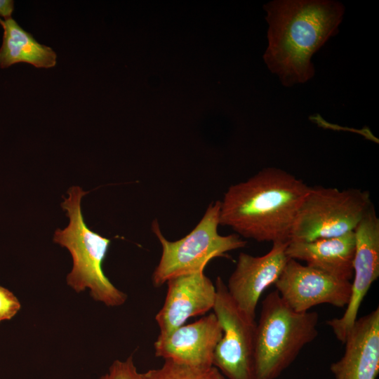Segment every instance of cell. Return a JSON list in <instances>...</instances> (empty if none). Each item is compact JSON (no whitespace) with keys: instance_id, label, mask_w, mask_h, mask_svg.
<instances>
[{"instance_id":"cell-14","label":"cell","mask_w":379,"mask_h":379,"mask_svg":"<svg viewBox=\"0 0 379 379\" xmlns=\"http://www.w3.org/2000/svg\"><path fill=\"white\" fill-rule=\"evenodd\" d=\"M354 253V232L310 241H289L286 249L288 258L305 261L307 265L350 281Z\"/></svg>"},{"instance_id":"cell-10","label":"cell","mask_w":379,"mask_h":379,"mask_svg":"<svg viewBox=\"0 0 379 379\" xmlns=\"http://www.w3.org/2000/svg\"><path fill=\"white\" fill-rule=\"evenodd\" d=\"M289 241H275L265 255L240 253L234 270L226 284L227 292L239 310L255 321L258 300L274 284L288 260L286 249Z\"/></svg>"},{"instance_id":"cell-13","label":"cell","mask_w":379,"mask_h":379,"mask_svg":"<svg viewBox=\"0 0 379 379\" xmlns=\"http://www.w3.org/2000/svg\"><path fill=\"white\" fill-rule=\"evenodd\" d=\"M345 352L332 363L335 379H376L379 373V309L357 319L345 342Z\"/></svg>"},{"instance_id":"cell-4","label":"cell","mask_w":379,"mask_h":379,"mask_svg":"<svg viewBox=\"0 0 379 379\" xmlns=\"http://www.w3.org/2000/svg\"><path fill=\"white\" fill-rule=\"evenodd\" d=\"M86 193L79 186L69 189L68 197L61 204L67 211L69 225L55 230L53 241L72 255L73 267L67 277L69 286L77 292L88 288L95 300L109 307L120 306L127 295L110 282L102 269L110 239L91 230L83 218L81 201Z\"/></svg>"},{"instance_id":"cell-8","label":"cell","mask_w":379,"mask_h":379,"mask_svg":"<svg viewBox=\"0 0 379 379\" xmlns=\"http://www.w3.org/2000/svg\"><path fill=\"white\" fill-rule=\"evenodd\" d=\"M354 232L355 253L350 300L341 317L326 321L343 344L357 319L363 299L379 276V218L373 204Z\"/></svg>"},{"instance_id":"cell-3","label":"cell","mask_w":379,"mask_h":379,"mask_svg":"<svg viewBox=\"0 0 379 379\" xmlns=\"http://www.w3.org/2000/svg\"><path fill=\"white\" fill-rule=\"evenodd\" d=\"M316 312H297L277 290L262 302L255 338V379H276L318 335Z\"/></svg>"},{"instance_id":"cell-16","label":"cell","mask_w":379,"mask_h":379,"mask_svg":"<svg viewBox=\"0 0 379 379\" xmlns=\"http://www.w3.org/2000/svg\"><path fill=\"white\" fill-rule=\"evenodd\" d=\"M144 379H225L215 366L196 367L164 360L161 367L142 373Z\"/></svg>"},{"instance_id":"cell-11","label":"cell","mask_w":379,"mask_h":379,"mask_svg":"<svg viewBox=\"0 0 379 379\" xmlns=\"http://www.w3.org/2000/svg\"><path fill=\"white\" fill-rule=\"evenodd\" d=\"M222 335L220 323L215 314L211 313L168 334L159 335L154 343V354L164 360L196 367H211L215 349Z\"/></svg>"},{"instance_id":"cell-15","label":"cell","mask_w":379,"mask_h":379,"mask_svg":"<svg viewBox=\"0 0 379 379\" xmlns=\"http://www.w3.org/2000/svg\"><path fill=\"white\" fill-rule=\"evenodd\" d=\"M4 34L0 48V67L7 68L26 62L37 68L55 66L57 54L49 46L40 44L12 17L0 18Z\"/></svg>"},{"instance_id":"cell-17","label":"cell","mask_w":379,"mask_h":379,"mask_svg":"<svg viewBox=\"0 0 379 379\" xmlns=\"http://www.w3.org/2000/svg\"><path fill=\"white\" fill-rule=\"evenodd\" d=\"M100 379H144L134 364L132 356L125 361L115 360L109 367L108 373Z\"/></svg>"},{"instance_id":"cell-5","label":"cell","mask_w":379,"mask_h":379,"mask_svg":"<svg viewBox=\"0 0 379 379\" xmlns=\"http://www.w3.org/2000/svg\"><path fill=\"white\" fill-rule=\"evenodd\" d=\"M220 209V201L211 203L194 228L173 241L163 235L157 219L152 222V231L161 246V255L152 276L154 286L159 287L177 276L204 271L212 259L246 246V241L237 234L218 233Z\"/></svg>"},{"instance_id":"cell-7","label":"cell","mask_w":379,"mask_h":379,"mask_svg":"<svg viewBox=\"0 0 379 379\" xmlns=\"http://www.w3.org/2000/svg\"><path fill=\"white\" fill-rule=\"evenodd\" d=\"M216 299L213 308L222 329L213 354V366L229 379H255L256 322L237 307L220 277L215 280Z\"/></svg>"},{"instance_id":"cell-9","label":"cell","mask_w":379,"mask_h":379,"mask_svg":"<svg viewBox=\"0 0 379 379\" xmlns=\"http://www.w3.org/2000/svg\"><path fill=\"white\" fill-rule=\"evenodd\" d=\"M351 283L289 258L274 286L291 309L306 312L320 304L346 307L351 295Z\"/></svg>"},{"instance_id":"cell-19","label":"cell","mask_w":379,"mask_h":379,"mask_svg":"<svg viewBox=\"0 0 379 379\" xmlns=\"http://www.w3.org/2000/svg\"><path fill=\"white\" fill-rule=\"evenodd\" d=\"M14 11V1L13 0H0V18H7L11 17Z\"/></svg>"},{"instance_id":"cell-1","label":"cell","mask_w":379,"mask_h":379,"mask_svg":"<svg viewBox=\"0 0 379 379\" xmlns=\"http://www.w3.org/2000/svg\"><path fill=\"white\" fill-rule=\"evenodd\" d=\"M269 25L264 60L290 87L314 75L312 56L338 33L343 6L328 0H279L264 6Z\"/></svg>"},{"instance_id":"cell-18","label":"cell","mask_w":379,"mask_h":379,"mask_svg":"<svg viewBox=\"0 0 379 379\" xmlns=\"http://www.w3.org/2000/svg\"><path fill=\"white\" fill-rule=\"evenodd\" d=\"M20 309L18 298L9 290L0 286V321L11 319Z\"/></svg>"},{"instance_id":"cell-2","label":"cell","mask_w":379,"mask_h":379,"mask_svg":"<svg viewBox=\"0 0 379 379\" xmlns=\"http://www.w3.org/2000/svg\"><path fill=\"white\" fill-rule=\"evenodd\" d=\"M310 187L275 167L231 185L220 201V225L259 242L289 241L298 211Z\"/></svg>"},{"instance_id":"cell-6","label":"cell","mask_w":379,"mask_h":379,"mask_svg":"<svg viewBox=\"0 0 379 379\" xmlns=\"http://www.w3.org/2000/svg\"><path fill=\"white\" fill-rule=\"evenodd\" d=\"M371 204L368 191L310 187L295 216L290 241H310L354 232Z\"/></svg>"},{"instance_id":"cell-12","label":"cell","mask_w":379,"mask_h":379,"mask_svg":"<svg viewBox=\"0 0 379 379\" xmlns=\"http://www.w3.org/2000/svg\"><path fill=\"white\" fill-rule=\"evenodd\" d=\"M164 303L155 317L159 335H166L213 308L216 288L204 271L182 274L167 281Z\"/></svg>"}]
</instances>
